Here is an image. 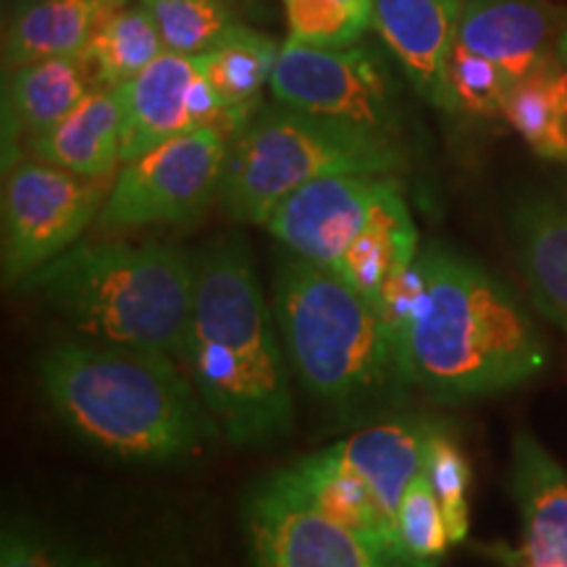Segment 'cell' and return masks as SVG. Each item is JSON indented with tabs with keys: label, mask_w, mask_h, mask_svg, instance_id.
<instances>
[{
	"label": "cell",
	"mask_w": 567,
	"mask_h": 567,
	"mask_svg": "<svg viewBox=\"0 0 567 567\" xmlns=\"http://www.w3.org/2000/svg\"><path fill=\"white\" fill-rule=\"evenodd\" d=\"M182 360L231 444L266 446L292 431L287 350L239 237L218 239L195 260L193 318Z\"/></svg>",
	"instance_id": "6da1fadb"
},
{
	"label": "cell",
	"mask_w": 567,
	"mask_h": 567,
	"mask_svg": "<svg viewBox=\"0 0 567 567\" xmlns=\"http://www.w3.org/2000/svg\"><path fill=\"white\" fill-rule=\"evenodd\" d=\"M415 264L421 297L400 334L410 386L452 405L507 392L542 371V334L505 281L444 245H429Z\"/></svg>",
	"instance_id": "7a4b0ae2"
},
{
	"label": "cell",
	"mask_w": 567,
	"mask_h": 567,
	"mask_svg": "<svg viewBox=\"0 0 567 567\" xmlns=\"http://www.w3.org/2000/svg\"><path fill=\"white\" fill-rule=\"evenodd\" d=\"M40 386L74 434L130 460L200 455L216 421L174 358L109 342L55 344L40 358Z\"/></svg>",
	"instance_id": "3957f363"
},
{
	"label": "cell",
	"mask_w": 567,
	"mask_h": 567,
	"mask_svg": "<svg viewBox=\"0 0 567 567\" xmlns=\"http://www.w3.org/2000/svg\"><path fill=\"white\" fill-rule=\"evenodd\" d=\"M274 316L300 384L344 421L386 413L413 389L384 313L331 268L287 252L274 271Z\"/></svg>",
	"instance_id": "277c9868"
},
{
	"label": "cell",
	"mask_w": 567,
	"mask_h": 567,
	"mask_svg": "<svg viewBox=\"0 0 567 567\" xmlns=\"http://www.w3.org/2000/svg\"><path fill=\"white\" fill-rule=\"evenodd\" d=\"M27 289L95 342L182 358L195 300V260L168 245L71 247L27 276Z\"/></svg>",
	"instance_id": "5b68a950"
},
{
	"label": "cell",
	"mask_w": 567,
	"mask_h": 567,
	"mask_svg": "<svg viewBox=\"0 0 567 567\" xmlns=\"http://www.w3.org/2000/svg\"><path fill=\"white\" fill-rule=\"evenodd\" d=\"M405 166L400 142L279 103L252 113L237 130L218 197L234 221L266 226L305 184L337 174H396Z\"/></svg>",
	"instance_id": "8992f818"
},
{
	"label": "cell",
	"mask_w": 567,
	"mask_h": 567,
	"mask_svg": "<svg viewBox=\"0 0 567 567\" xmlns=\"http://www.w3.org/2000/svg\"><path fill=\"white\" fill-rule=\"evenodd\" d=\"M276 103L375 134L402 137V111L392 76L371 48H313L287 40L276 61L271 84Z\"/></svg>",
	"instance_id": "52a82bcc"
},
{
	"label": "cell",
	"mask_w": 567,
	"mask_h": 567,
	"mask_svg": "<svg viewBox=\"0 0 567 567\" xmlns=\"http://www.w3.org/2000/svg\"><path fill=\"white\" fill-rule=\"evenodd\" d=\"M111 176L71 174L38 158L6 166L3 182V279L19 284L59 258L101 216Z\"/></svg>",
	"instance_id": "ba28073f"
},
{
	"label": "cell",
	"mask_w": 567,
	"mask_h": 567,
	"mask_svg": "<svg viewBox=\"0 0 567 567\" xmlns=\"http://www.w3.org/2000/svg\"><path fill=\"white\" fill-rule=\"evenodd\" d=\"M229 145L226 132L203 126L126 161L97 216L101 229L193 221L221 193Z\"/></svg>",
	"instance_id": "9c48e42d"
},
{
	"label": "cell",
	"mask_w": 567,
	"mask_h": 567,
	"mask_svg": "<svg viewBox=\"0 0 567 567\" xmlns=\"http://www.w3.org/2000/svg\"><path fill=\"white\" fill-rule=\"evenodd\" d=\"M243 520L250 567H405L321 513L289 467L247 494Z\"/></svg>",
	"instance_id": "30bf717a"
},
{
	"label": "cell",
	"mask_w": 567,
	"mask_h": 567,
	"mask_svg": "<svg viewBox=\"0 0 567 567\" xmlns=\"http://www.w3.org/2000/svg\"><path fill=\"white\" fill-rule=\"evenodd\" d=\"M400 187L392 174L323 176L289 195L266 229L287 252L334 268Z\"/></svg>",
	"instance_id": "8fae6325"
},
{
	"label": "cell",
	"mask_w": 567,
	"mask_h": 567,
	"mask_svg": "<svg viewBox=\"0 0 567 567\" xmlns=\"http://www.w3.org/2000/svg\"><path fill=\"white\" fill-rule=\"evenodd\" d=\"M0 567H210L176 536H74L6 523Z\"/></svg>",
	"instance_id": "7c38bea8"
},
{
	"label": "cell",
	"mask_w": 567,
	"mask_h": 567,
	"mask_svg": "<svg viewBox=\"0 0 567 567\" xmlns=\"http://www.w3.org/2000/svg\"><path fill=\"white\" fill-rule=\"evenodd\" d=\"M567 30V11L549 0H463L457 42L494 61L520 82L557 59Z\"/></svg>",
	"instance_id": "4fadbf2b"
},
{
	"label": "cell",
	"mask_w": 567,
	"mask_h": 567,
	"mask_svg": "<svg viewBox=\"0 0 567 567\" xmlns=\"http://www.w3.org/2000/svg\"><path fill=\"white\" fill-rule=\"evenodd\" d=\"M463 0H373V27L423 101L455 111L446 84Z\"/></svg>",
	"instance_id": "5bb4252c"
},
{
	"label": "cell",
	"mask_w": 567,
	"mask_h": 567,
	"mask_svg": "<svg viewBox=\"0 0 567 567\" xmlns=\"http://www.w3.org/2000/svg\"><path fill=\"white\" fill-rule=\"evenodd\" d=\"M197 76V55L166 51L122 87H113L122 103V163L200 130L195 113Z\"/></svg>",
	"instance_id": "9a60e30c"
},
{
	"label": "cell",
	"mask_w": 567,
	"mask_h": 567,
	"mask_svg": "<svg viewBox=\"0 0 567 567\" xmlns=\"http://www.w3.org/2000/svg\"><path fill=\"white\" fill-rule=\"evenodd\" d=\"M513 492L523 517L520 549H496L507 567H567V471L536 439L513 444Z\"/></svg>",
	"instance_id": "2e32d148"
},
{
	"label": "cell",
	"mask_w": 567,
	"mask_h": 567,
	"mask_svg": "<svg viewBox=\"0 0 567 567\" xmlns=\"http://www.w3.org/2000/svg\"><path fill=\"white\" fill-rule=\"evenodd\" d=\"M95 76L82 55L42 59L11 69L3 90V163L19 161V142L27 147L53 130L90 95Z\"/></svg>",
	"instance_id": "e0dca14e"
},
{
	"label": "cell",
	"mask_w": 567,
	"mask_h": 567,
	"mask_svg": "<svg viewBox=\"0 0 567 567\" xmlns=\"http://www.w3.org/2000/svg\"><path fill=\"white\" fill-rule=\"evenodd\" d=\"M436 429L439 425L425 417H392L354 431L326 450L365 481L384 515L394 523L408 486L423 473L425 452Z\"/></svg>",
	"instance_id": "ac0fdd59"
},
{
	"label": "cell",
	"mask_w": 567,
	"mask_h": 567,
	"mask_svg": "<svg viewBox=\"0 0 567 567\" xmlns=\"http://www.w3.org/2000/svg\"><path fill=\"white\" fill-rule=\"evenodd\" d=\"M513 239L538 313L567 331V187L517 205Z\"/></svg>",
	"instance_id": "d6986e66"
},
{
	"label": "cell",
	"mask_w": 567,
	"mask_h": 567,
	"mask_svg": "<svg viewBox=\"0 0 567 567\" xmlns=\"http://www.w3.org/2000/svg\"><path fill=\"white\" fill-rule=\"evenodd\" d=\"M126 0H30L13 6L3 30L6 69L84 55L101 21Z\"/></svg>",
	"instance_id": "ffe728a7"
},
{
	"label": "cell",
	"mask_w": 567,
	"mask_h": 567,
	"mask_svg": "<svg viewBox=\"0 0 567 567\" xmlns=\"http://www.w3.org/2000/svg\"><path fill=\"white\" fill-rule=\"evenodd\" d=\"M30 155L71 174L103 179L122 163V103L116 90L97 87L30 145Z\"/></svg>",
	"instance_id": "44dd1931"
},
{
	"label": "cell",
	"mask_w": 567,
	"mask_h": 567,
	"mask_svg": "<svg viewBox=\"0 0 567 567\" xmlns=\"http://www.w3.org/2000/svg\"><path fill=\"white\" fill-rule=\"evenodd\" d=\"M417 252L421 250H417L415 224L410 216L405 189L400 187L394 195H389L375 221L354 239L331 271H337L379 308L384 289L394 276L413 266Z\"/></svg>",
	"instance_id": "7402d4cb"
},
{
	"label": "cell",
	"mask_w": 567,
	"mask_h": 567,
	"mask_svg": "<svg viewBox=\"0 0 567 567\" xmlns=\"http://www.w3.org/2000/svg\"><path fill=\"white\" fill-rule=\"evenodd\" d=\"M289 471L321 513L396 557L394 523L384 515L365 481L339 463L329 450L300 460Z\"/></svg>",
	"instance_id": "603a6c76"
},
{
	"label": "cell",
	"mask_w": 567,
	"mask_h": 567,
	"mask_svg": "<svg viewBox=\"0 0 567 567\" xmlns=\"http://www.w3.org/2000/svg\"><path fill=\"white\" fill-rule=\"evenodd\" d=\"M281 45L268 34L239 24L208 53L197 55L203 74L216 87L239 130L255 113L260 92L271 84Z\"/></svg>",
	"instance_id": "cb8c5ba5"
},
{
	"label": "cell",
	"mask_w": 567,
	"mask_h": 567,
	"mask_svg": "<svg viewBox=\"0 0 567 567\" xmlns=\"http://www.w3.org/2000/svg\"><path fill=\"white\" fill-rule=\"evenodd\" d=\"M161 53H166V42L151 11L137 0H126L101 21L82 59L95 82L113 90L151 66Z\"/></svg>",
	"instance_id": "d4e9b609"
},
{
	"label": "cell",
	"mask_w": 567,
	"mask_h": 567,
	"mask_svg": "<svg viewBox=\"0 0 567 567\" xmlns=\"http://www.w3.org/2000/svg\"><path fill=\"white\" fill-rule=\"evenodd\" d=\"M505 118L536 155L567 163V97L555 61L513 84Z\"/></svg>",
	"instance_id": "484cf974"
},
{
	"label": "cell",
	"mask_w": 567,
	"mask_h": 567,
	"mask_svg": "<svg viewBox=\"0 0 567 567\" xmlns=\"http://www.w3.org/2000/svg\"><path fill=\"white\" fill-rule=\"evenodd\" d=\"M151 11L166 42V51L208 53L237 30L239 21L226 0H137Z\"/></svg>",
	"instance_id": "4316f807"
},
{
	"label": "cell",
	"mask_w": 567,
	"mask_h": 567,
	"mask_svg": "<svg viewBox=\"0 0 567 567\" xmlns=\"http://www.w3.org/2000/svg\"><path fill=\"white\" fill-rule=\"evenodd\" d=\"M394 530L396 557L405 567H439L444 559L452 538L434 486L425 476V467L402 496L394 517Z\"/></svg>",
	"instance_id": "83f0119b"
},
{
	"label": "cell",
	"mask_w": 567,
	"mask_h": 567,
	"mask_svg": "<svg viewBox=\"0 0 567 567\" xmlns=\"http://www.w3.org/2000/svg\"><path fill=\"white\" fill-rule=\"evenodd\" d=\"M289 38L300 45L347 48L373 27V0H281Z\"/></svg>",
	"instance_id": "f1b7e54d"
},
{
	"label": "cell",
	"mask_w": 567,
	"mask_h": 567,
	"mask_svg": "<svg viewBox=\"0 0 567 567\" xmlns=\"http://www.w3.org/2000/svg\"><path fill=\"white\" fill-rule=\"evenodd\" d=\"M446 84H450V95L455 111L473 113V116L496 118L505 116V103L509 90H513V80L463 42H455L450 55V66H446Z\"/></svg>",
	"instance_id": "f546056e"
},
{
	"label": "cell",
	"mask_w": 567,
	"mask_h": 567,
	"mask_svg": "<svg viewBox=\"0 0 567 567\" xmlns=\"http://www.w3.org/2000/svg\"><path fill=\"white\" fill-rule=\"evenodd\" d=\"M425 476H429L439 505H442L450 538L452 542H463L467 536V528H471V509H467L471 463H467L463 450L442 429H436L429 442Z\"/></svg>",
	"instance_id": "4dcf8cb0"
},
{
	"label": "cell",
	"mask_w": 567,
	"mask_h": 567,
	"mask_svg": "<svg viewBox=\"0 0 567 567\" xmlns=\"http://www.w3.org/2000/svg\"><path fill=\"white\" fill-rule=\"evenodd\" d=\"M555 63H557V71H559V82H563V90H565V97H567V30L563 34V40H559Z\"/></svg>",
	"instance_id": "1f68e13d"
},
{
	"label": "cell",
	"mask_w": 567,
	"mask_h": 567,
	"mask_svg": "<svg viewBox=\"0 0 567 567\" xmlns=\"http://www.w3.org/2000/svg\"><path fill=\"white\" fill-rule=\"evenodd\" d=\"M21 3H30V0H9L11 9H13V6H21Z\"/></svg>",
	"instance_id": "d6a6232c"
}]
</instances>
